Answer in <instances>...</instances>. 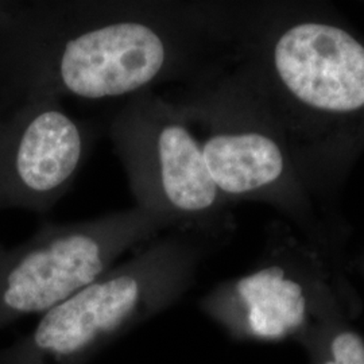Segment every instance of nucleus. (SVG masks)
Returning a JSON list of instances; mask_svg holds the SVG:
<instances>
[{"mask_svg":"<svg viewBox=\"0 0 364 364\" xmlns=\"http://www.w3.org/2000/svg\"><path fill=\"white\" fill-rule=\"evenodd\" d=\"M164 232L136 207L43 223L22 246L0 247V317L49 312Z\"/></svg>","mask_w":364,"mask_h":364,"instance_id":"20e7f679","label":"nucleus"},{"mask_svg":"<svg viewBox=\"0 0 364 364\" xmlns=\"http://www.w3.org/2000/svg\"><path fill=\"white\" fill-rule=\"evenodd\" d=\"M95 138L91 124L58 100L0 111V212H50L77 180Z\"/></svg>","mask_w":364,"mask_h":364,"instance_id":"39448f33","label":"nucleus"},{"mask_svg":"<svg viewBox=\"0 0 364 364\" xmlns=\"http://www.w3.org/2000/svg\"><path fill=\"white\" fill-rule=\"evenodd\" d=\"M274 63L299 100L326 111L364 105V48L344 30L305 23L278 39Z\"/></svg>","mask_w":364,"mask_h":364,"instance_id":"423d86ee","label":"nucleus"},{"mask_svg":"<svg viewBox=\"0 0 364 364\" xmlns=\"http://www.w3.org/2000/svg\"><path fill=\"white\" fill-rule=\"evenodd\" d=\"M201 150L212 180L224 195L254 193L277 181L284 170L278 144L257 130L212 131Z\"/></svg>","mask_w":364,"mask_h":364,"instance_id":"0eeeda50","label":"nucleus"},{"mask_svg":"<svg viewBox=\"0 0 364 364\" xmlns=\"http://www.w3.org/2000/svg\"><path fill=\"white\" fill-rule=\"evenodd\" d=\"M188 232L168 231L132 251L88 287L43 313L22 364H88L134 328L165 312L196 264Z\"/></svg>","mask_w":364,"mask_h":364,"instance_id":"f03ea898","label":"nucleus"},{"mask_svg":"<svg viewBox=\"0 0 364 364\" xmlns=\"http://www.w3.org/2000/svg\"><path fill=\"white\" fill-rule=\"evenodd\" d=\"M196 30L180 1H0V111L156 92L188 73Z\"/></svg>","mask_w":364,"mask_h":364,"instance_id":"f257e3e1","label":"nucleus"},{"mask_svg":"<svg viewBox=\"0 0 364 364\" xmlns=\"http://www.w3.org/2000/svg\"><path fill=\"white\" fill-rule=\"evenodd\" d=\"M235 296L245 309L250 332L257 338H285L305 320L302 289L278 266L240 278L235 284Z\"/></svg>","mask_w":364,"mask_h":364,"instance_id":"6e6552de","label":"nucleus"},{"mask_svg":"<svg viewBox=\"0 0 364 364\" xmlns=\"http://www.w3.org/2000/svg\"><path fill=\"white\" fill-rule=\"evenodd\" d=\"M108 136L134 207L166 232H186L215 210L220 191L189 122L169 97L146 92L126 100L108 126Z\"/></svg>","mask_w":364,"mask_h":364,"instance_id":"7ed1b4c3","label":"nucleus"},{"mask_svg":"<svg viewBox=\"0 0 364 364\" xmlns=\"http://www.w3.org/2000/svg\"><path fill=\"white\" fill-rule=\"evenodd\" d=\"M329 352L331 356L324 364H364V340L352 331L338 333Z\"/></svg>","mask_w":364,"mask_h":364,"instance_id":"1a4fd4ad","label":"nucleus"}]
</instances>
